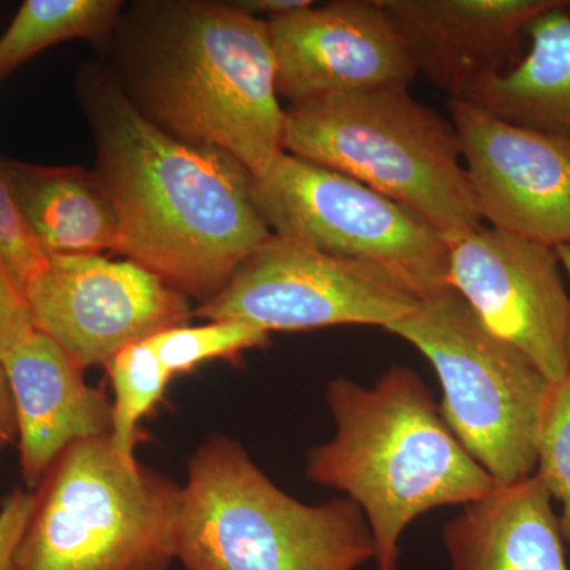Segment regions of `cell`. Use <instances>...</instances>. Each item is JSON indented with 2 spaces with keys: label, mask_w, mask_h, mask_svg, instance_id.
I'll return each mask as SVG.
<instances>
[{
  "label": "cell",
  "mask_w": 570,
  "mask_h": 570,
  "mask_svg": "<svg viewBox=\"0 0 570 570\" xmlns=\"http://www.w3.org/2000/svg\"><path fill=\"white\" fill-rule=\"evenodd\" d=\"M250 195L273 235L381 266L420 298L450 287L444 236L351 176L284 151L253 175Z\"/></svg>",
  "instance_id": "cell-8"
},
{
  "label": "cell",
  "mask_w": 570,
  "mask_h": 570,
  "mask_svg": "<svg viewBox=\"0 0 570 570\" xmlns=\"http://www.w3.org/2000/svg\"><path fill=\"white\" fill-rule=\"evenodd\" d=\"M445 243L450 287L494 335L561 381L570 367V296L554 247L483 224Z\"/></svg>",
  "instance_id": "cell-11"
},
{
  "label": "cell",
  "mask_w": 570,
  "mask_h": 570,
  "mask_svg": "<svg viewBox=\"0 0 570 570\" xmlns=\"http://www.w3.org/2000/svg\"><path fill=\"white\" fill-rule=\"evenodd\" d=\"M560 10L570 18V0H561Z\"/></svg>",
  "instance_id": "cell-29"
},
{
  "label": "cell",
  "mask_w": 570,
  "mask_h": 570,
  "mask_svg": "<svg viewBox=\"0 0 570 570\" xmlns=\"http://www.w3.org/2000/svg\"><path fill=\"white\" fill-rule=\"evenodd\" d=\"M112 70L134 107L165 134L264 171L285 151L268 21L236 3L159 0L119 14Z\"/></svg>",
  "instance_id": "cell-2"
},
{
  "label": "cell",
  "mask_w": 570,
  "mask_h": 570,
  "mask_svg": "<svg viewBox=\"0 0 570 570\" xmlns=\"http://www.w3.org/2000/svg\"><path fill=\"white\" fill-rule=\"evenodd\" d=\"M276 91L291 105L333 94L409 88L417 69L379 0H336L269 18Z\"/></svg>",
  "instance_id": "cell-13"
},
{
  "label": "cell",
  "mask_w": 570,
  "mask_h": 570,
  "mask_svg": "<svg viewBox=\"0 0 570 570\" xmlns=\"http://www.w3.org/2000/svg\"><path fill=\"white\" fill-rule=\"evenodd\" d=\"M181 508V485L121 459L110 438L77 442L32 490L14 568L170 570Z\"/></svg>",
  "instance_id": "cell-6"
},
{
  "label": "cell",
  "mask_w": 570,
  "mask_h": 570,
  "mask_svg": "<svg viewBox=\"0 0 570 570\" xmlns=\"http://www.w3.org/2000/svg\"><path fill=\"white\" fill-rule=\"evenodd\" d=\"M406 41L417 73L466 99L501 71L521 33L560 0H379Z\"/></svg>",
  "instance_id": "cell-14"
},
{
  "label": "cell",
  "mask_w": 570,
  "mask_h": 570,
  "mask_svg": "<svg viewBox=\"0 0 570 570\" xmlns=\"http://www.w3.org/2000/svg\"><path fill=\"white\" fill-rule=\"evenodd\" d=\"M419 305L420 296L381 266L273 235L194 316L243 322L268 333L337 325L385 330Z\"/></svg>",
  "instance_id": "cell-9"
},
{
  "label": "cell",
  "mask_w": 570,
  "mask_h": 570,
  "mask_svg": "<svg viewBox=\"0 0 570 570\" xmlns=\"http://www.w3.org/2000/svg\"><path fill=\"white\" fill-rule=\"evenodd\" d=\"M239 9L247 13L255 14L268 13V18L284 17V14L294 13L306 7L313 6L311 0H245V2H235Z\"/></svg>",
  "instance_id": "cell-27"
},
{
  "label": "cell",
  "mask_w": 570,
  "mask_h": 570,
  "mask_svg": "<svg viewBox=\"0 0 570 570\" xmlns=\"http://www.w3.org/2000/svg\"><path fill=\"white\" fill-rule=\"evenodd\" d=\"M14 441H18L17 415H14L9 379L0 360V460Z\"/></svg>",
  "instance_id": "cell-26"
},
{
  "label": "cell",
  "mask_w": 570,
  "mask_h": 570,
  "mask_svg": "<svg viewBox=\"0 0 570 570\" xmlns=\"http://www.w3.org/2000/svg\"><path fill=\"white\" fill-rule=\"evenodd\" d=\"M325 401L336 433L307 452L305 475L316 485L343 491L362 509L377 570H397L401 535L412 521L497 489L412 367L390 366L373 387L332 379Z\"/></svg>",
  "instance_id": "cell-3"
},
{
  "label": "cell",
  "mask_w": 570,
  "mask_h": 570,
  "mask_svg": "<svg viewBox=\"0 0 570 570\" xmlns=\"http://www.w3.org/2000/svg\"><path fill=\"white\" fill-rule=\"evenodd\" d=\"M385 330L433 365L442 417L498 485L534 474L553 382L530 356L494 335L452 287L423 296L414 313Z\"/></svg>",
  "instance_id": "cell-7"
},
{
  "label": "cell",
  "mask_w": 570,
  "mask_h": 570,
  "mask_svg": "<svg viewBox=\"0 0 570 570\" xmlns=\"http://www.w3.org/2000/svg\"><path fill=\"white\" fill-rule=\"evenodd\" d=\"M557 250L558 261H560L561 268L568 273L570 277V243H566V245H561L554 247ZM568 356L570 362V317H569V332H568Z\"/></svg>",
  "instance_id": "cell-28"
},
{
  "label": "cell",
  "mask_w": 570,
  "mask_h": 570,
  "mask_svg": "<svg viewBox=\"0 0 570 570\" xmlns=\"http://www.w3.org/2000/svg\"><path fill=\"white\" fill-rule=\"evenodd\" d=\"M32 509V491L14 489L0 501V570H17L18 546Z\"/></svg>",
  "instance_id": "cell-25"
},
{
  "label": "cell",
  "mask_w": 570,
  "mask_h": 570,
  "mask_svg": "<svg viewBox=\"0 0 570 570\" xmlns=\"http://www.w3.org/2000/svg\"><path fill=\"white\" fill-rule=\"evenodd\" d=\"M78 96L96 145L97 175L121 220L119 254L189 299L206 303L272 238L250 195L253 175L219 149L165 134L88 67Z\"/></svg>",
  "instance_id": "cell-1"
},
{
  "label": "cell",
  "mask_w": 570,
  "mask_h": 570,
  "mask_svg": "<svg viewBox=\"0 0 570 570\" xmlns=\"http://www.w3.org/2000/svg\"><path fill=\"white\" fill-rule=\"evenodd\" d=\"M148 343L176 376L212 360L235 358L250 348H264L269 344V333L243 322L214 321L165 330L149 337Z\"/></svg>",
  "instance_id": "cell-21"
},
{
  "label": "cell",
  "mask_w": 570,
  "mask_h": 570,
  "mask_svg": "<svg viewBox=\"0 0 570 570\" xmlns=\"http://www.w3.org/2000/svg\"><path fill=\"white\" fill-rule=\"evenodd\" d=\"M6 170L18 208L48 257L119 254L121 220L97 171L11 159H6Z\"/></svg>",
  "instance_id": "cell-17"
},
{
  "label": "cell",
  "mask_w": 570,
  "mask_h": 570,
  "mask_svg": "<svg viewBox=\"0 0 570 570\" xmlns=\"http://www.w3.org/2000/svg\"><path fill=\"white\" fill-rule=\"evenodd\" d=\"M442 542L452 570H570L553 499L535 474L463 505Z\"/></svg>",
  "instance_id": "cell-16"
},
{
  "label": "cell",
  "mask_w": 570,
  "mask_h": 570,
  "mask_svg": "<svg viewBox=\"0 0 570 570\" xmlns=\"http://www.w3.org/2000/svg\"><path fill=\"white\" fill-rule=\"evenodd\" d=\"M121 11L119 0H26L0 37V77L59 41L107 45Z\"/></svg>",
  "instance_id": "cell-19"
},
{
  "label": "cell",
  "mask_w": 570,
  "mask_h": 570,
  "mask_svg": "<svg viewBox=\"0 0 570 570\" xmlns=\"http://www.w3.org/2000/svg\"><path fill=\"white\" fill-rule=\"evenodd\" d=\"M534 474L542 480L551 499L561 504L558 521L570 550V367L561 381L551 385L540 422Z\"/></svg>",
  "instance_id": "cell-22"
},
{
  "label": "cell",
  "mask_w": 570,
  "mask_h": 570,
  "mask_svg": "<svg viewBox=\"0 0 570 570\" xmlns=\"http://www.w3.org/2000/svg\"><path fill=\"white\" fill-rule=\"evenodd\" d=\"M284 146L403 205L444 239L482 225L455 127L404 86L291 105Z\"/></svg>",
  "instance_id": "cell-5"
},
{
  "label": "cell",
  "mask_w": 570,
  "mask_h": 570,
  "mask_svg": "<svg viewBox=\"0 0 570 570\" xmlns=\"http://www.w3.org/2000/svg\"><path fill=\"white\" fill-rule=\"evenodd\" d=\"M527 32L531 43L523 61L491 75L463 100L570 148V18L558 3Z\"/></svg>",
  "instance_id": "cell-18"
},
{
  "label": "cell",
  "mask_w": 570,
  "mask_h": 570,
  "mask_svg": "<svg viewBox=\"0 0 570 570\" xmlns=\"http://www.w3.org/2000/svg\"><path fill=\"white\" fill-rule=\"evenodd\" d=\"M47 261L48 255L41 250L18 208L7 175L6 159L0 157V262L22 296Z\"/></svg>",
  "instance_id": "cell-23"
},
{
  "label": "cell",
  "mask_w": 570,
  "mask_h": 570,
  "mask_svg": "<svg viewBox=\"0 0 570 570\" xmlns=\"http://www.w3.org/2000/svg\"><path fill=\"white\" fill-rule=\"evenodd\" d=\"M482 220L558 247L570 243V148L468 100L449 99Z\"/></svg>",
  "instance_id": "cell-12"
},
{
  "label": "cell",
  "mask_w": 570,
  "mask_h": 570,
  "mask_svg": "<svg viewBox=\"0 0 570 570\" xmlns=\"http://www.w3.org/2000/svg\"><path fill=\"white\" fill-rule=\"evenodd\" d=\"M36 332L81 370L107 365L132 344L194 316L189 298L135 262L100 254L52 255L24 288Z\"/></svg>",
  "instance_id": "cell-10"
},
{
  "label": "cell",
  "mask_w": 570,
  "mask_h": 570,
  "mask_svg": "<svg viewBox=\"0 0 570 570\" xmlns=\"http://www.w3.org/2000/svg\"><path fill=\"white\" fill-rule=\"evenodd\" d=\"M373 560L370 524L352 499L305 504L219 434L190 459L176 540L184 570H358Z\"/></svg>",
  "instance_id": "cell-4"
},
{
  "label": "cell",
  "mask_w": 570,
  "mask_h": 570,
  "mask_svg": "<svg viewBox=\"0 0 570 570\" xmlns=\"http://www.w3.org/2000/svg\"><path fill=\"white\" fill-rule=\"evenodd\" d=\"M32 332L28 303L0 262V354L9 351Z\"/></svg>",
  "instance_id": "cell-24"
},
{
  "label": "cell",
  "mask_w": 570,
  "mask_h": 570,
  "mask_svg": "<svg viewBox=\"0 0 570 570\" xmlns=\"http://www.w3.org/2000/svg\"><path fill=\"white\" fill-rule=\"evenodd\" d=\"M17 415L21 478L36 490L63 450L110 438L112 407L104 390L51 337L33 332L0 354Z\"/></svg>",
  "instance_id": "cell-15"
},
{
  "label": "cell",
  "mask_w": 570,
  "mask_h": 570,
  "mask_svg": "<svg viewBox=\"0 0 570 570\" xmlns=\"http://www.w3.org/2000/svg\"><path fill=\"white\" fill-rule=\"evenodd\" d=\"M105 367L115 392L110 444L121 459L134 461L141 420L163 401L175 376L148 341L122 348Z\"/></svg>",
  "instance_id": "cell-20"
}]
</instances>
